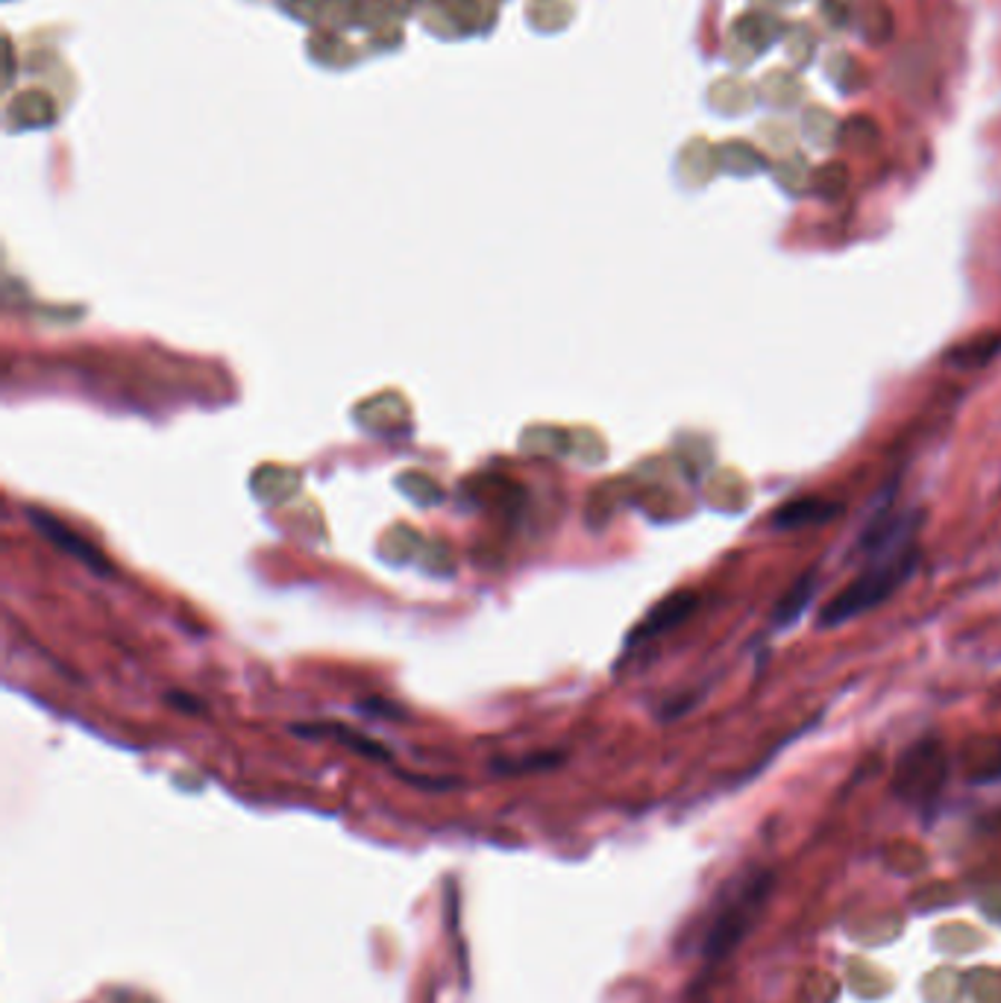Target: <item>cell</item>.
I'll list each match as a JSON object with an SVG mask.
<instances>
[{
  "label": "cell",
  "instance_id": "6da1fadb",
  "mask_svg": "<svg viewBox=\"0 0 1001 1003\" xmlns=\"http://www.w3.org/2000/svg\"><path fill=\"white\" fill-rule=\"evenodd\" d=\"M913 534H916V522L907 520V517H902L893 525L879 522L875 529H870L864 540V552L870 558L866 570L852 584L843 587L837 599L820 613V626H843L848 619L861 617L866 610L887 602L920 563V549L913 543Z\"/></svg>",
  "mask_w": 1001,
  "mask_h": 1003
},
{
  "label": "cell",
  "instance_id": "7a4b0ae2",
  "mask_svg": "<svg viewBox=\"0 0 1001 1003\" xmlns=\"http://www.w3.org/2000/svg\"><path fill=\"white\" fill-rule=\"evenodd\" d=\"M945 751L940 743L925 739L920 746H913L899 763L896 789L907 802H931L945 780Z\"/></svg>",
  "mask_w": 1001,
  "mask_h": 1003
},
{
  "label": "cell",
  "instance_id": "3957f363",
  "mask_svg": "<svg viewBox=\"0 0 1001 1003\" xmlns=\"http://www.w3.org/2000/svg\"><path fill=\"white\" fill-rule=\"evenodd\" d=\"M24 514L27 520H30L32 529L39 531L45 540H50L53 547H59V552L77 558V561L86 563L89 570H95L97 576H109V572H112V567H109V561H106L104 554L97 552L89 540L80 538L71 525H65L62 520H57V517L48 514V511H41V508H27Z\"/></svg>",
  "mask_w": 1001,
  "mask_h": 1003
},
{
  "label": "cell",
  "instance_id": "277c9868",
  "mask_svg": "<svg viewBox=\"0 0 1001 1003\" xmlns=\"http://www.w3.org/2000/svg\"><path fill=\"white\" fill-rule=\"evenodd\" d=\"M694 610H696L694 593H676V596H670V599H664L661 604H655V608L649 610V617H646L644 622H640L638 631L631 635V642L670 631V628H676L678 622H685V619L690 617Z\"/></svg>",
  "mask_w": 1001,
  "mask_h": 1003
},
{
  "label": "cell",
  "instance_id": "5b68a950",
  "mask_svg": "<svg viewBox=\"0 0 1001 1003\" xmlns=\"http://www.w3.org/2000/svg\"><path fill=\"white\" fill-rule=\"evenodd\" d=\"M840 508L825 502V499H793L787 505H782L773 514V525L778 529H802V525H823V522L832 520Z\"/></svg>",
  "mask_w": 1001,
  "mask_h": 1003
},
{
  "label": "cell",
  "instance_id": "8992f818",
  "mask_svg": "<svg viewBox=\"0 0 1001 1003\" xmlns=\"http://www.w3.org/2000/svg\"><path fill=\"white\" fill-rule=\"evenodd\" d=\"M752 913H755V901H743V904L732 907L723 918H719V924L714 927V933H710L708 940L710 960H723V956L743 940V931H746Z\"/></svg>",
  "mask_w": 1001,
  "mask_h": 1003
},
{
  "label": "cell",
  "instance_id": "52a82bcc",
  "mask_svg": "<svg viewBox=\"0 0 1001 1003\" xmlns=\"http://www.w3.org/2000/svg\"><path fill=\"white\" fill-rule=\"evenodd\" d=\"M291 730H294V734H303V737H332V739H338L341 746H347V748H353V751H359V755L373 757V760H387V751L380 746V743H373V739H367L364 734H359V730L344 728V725H338V722L294 725Z\"/></svg>",
  "mask_w": 1001,
  "mask_h": 1003
},
{
  "label": "cell",
  "instance_id": "ba28073f",
  "mask_svg": "<svg viewBox=\"0 0 1001 1003\" xmlns=\"http://www.w3.org/2000/svg\"><path fill=\"white\" fill-rule=\"evenodd\" d=\"M811 596H814V576L807 572V576H802L799 581H796V584H793L791 590L784 593L782 604H778V610H775V622H778V626L796 622V617H802V610H805L807 602H811Z\"/></svg>",
  "mask_w": 1001,
  "mask_h": 1003
},
{
  "label": "cell",
  "instance_id": "9c48e42d",
  "mask_svg": "<svg viewBox=\"0 0 1001 1003\" xmlns=\"http://www.w3.org/2000/svg\"><path fill=\"white\" fill-rule=\"evenodd\" d=\"M168 701H170V705H179V707H183V710H192V707H200V705H194L192 699H179V696H168Z\"/></svg>",
  "mask_w": 1001,
  "mask_h": 1003
}]
</instances>
